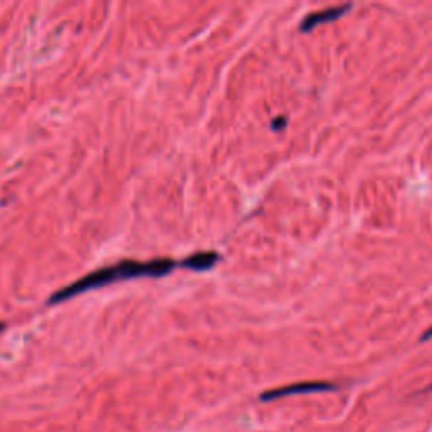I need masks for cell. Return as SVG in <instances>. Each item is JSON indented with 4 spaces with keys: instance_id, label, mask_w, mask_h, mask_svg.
<instances>
[{
    "instance_id": "7",
    "label": "cell",
    "mask_w": 432,
    "mask_h": 432,
    "mask_svg": "<svg viewBox=\"0 0 432 432\" xmlns=\"http://www.w3.org/2000/svg\"><path fill=\"white\" fill-rule=\"evenodd\" d=\"M0 329H2V324H0Z\"/></svg>"
},
{
    "instance_id": "6",
    "label": "cell",
    "mask_w": 432,
    "mask_h": 432,
    "mask_svg": "<svg viewBox=\"0 0 432 432\" xmlns=\"http://www.w3.org/2000/svg\"><path fill=\"white\" fill-rule=\"evenodd\" d=\"M432 338V328L429 329V331H426L424 334H422V338H421V341H427V339H431Z\"/></svg>"
},
{
    "instance_id": "1",
    "label": "cell",
    "mask_w": 432,
    "mask_h": 432,
    "mask_svg": "<svg viewBox=\"0 0 432 432\" xmlns=\"http://www.w3.org/2000/svg\"><path fill=\"white\" fill-rule=\"evenodd\" d=\"M176 262L171 259H155L149 262L122 260L118 262V264L110 265V267L105 269H98L95 270V272L86 274L85 277L75 280V282L70 284L68 287L53 294L49 302H51V304H58V302L80 296L83 292L110 286V284L120 282V280L139 277H163V275L171 274L173 270L176 269Z\"/></svg>"
},
{
    "instance_id": "4",
    "label": "cell",
    "mask_w": 432,
    "mask_h": 432,
    "mask_svg": "<svg viewBox=\"0 0 432 432\" xmlns=\"http://www.w3.org/2000/svg\"><path fill=\"white\" fill-rule=\"evenodd\" d=\"M218 260L220 255L216 252H200V254H195L182 260L181 265L185 269L192 270V272H205V270L213 269L218 264Z\"/></svg>"
},
{
    "instance_id": "3",
    "label": "cell",
    "mask_w": 432,
    "mask_h": 432,
    "mask_svg": "<svg viewBox=\"0 0 432 432\" xmlns=\"http://www.w3.org/2000/svg\"><path fill=\"white\" fill-rule=\"evenodd\" d=\"M353 9V4H346V6H338V7H328L324 11L312 12L301 22V32H311L316 29L318 26L329 24V22L338 21L339 17H343L344 14L350 12Z\"/></svg>"
},
{
    "instance_id": "2",
    "label": "cell",
    "mask_w": 432,
    "mask_h": 432,
    "mask_svg": "<svg viewBox=\"0 0 432 432\" xmlns=\"http://www.w3.org/2000/svg\"><path fill=\"white\" fill-rule=\"evenodd\" d=\"M338 385L331 381H299V384L284 385L279 389H270L267 392L260 394L262 402H272L279 398L294 397V395H311V394H324V392H336Z\"/></svg>"
},
{
    "instance_id": "5",
    "label": "cell",
    "mask_w": 432,
    "mask_h": 432,
    "mask_svg": "<svg viewBox=\"0 0 432 432\" xmlns=\"http://www.w3.org/2000/svg\"><path fill=\"white\" fill-rule=\"evenodd\" d=\"M286 125H287V122H286V118H284V117L274 118V120H272L274 130H282V128H286Z\"/></svg>"
},
{
    "instance_id": "8",
    "label": "cell",
    "mask_w": 432,
    "mask_h": 432,
    "mask_svg": "<svg viewBox=\"0 0 432 432\" xmlns=\"http://www.w3.org/2000/svg\"><path fill=\"white\" fill-rule=\"evenodd\" d=\"M431 389H432V387H431Z\"/></svg>"
}]
</instances>
